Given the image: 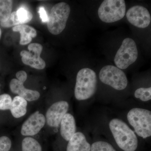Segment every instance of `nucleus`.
Returning <instances> with one entry per match:
<instances>
[{"instance_id":"obj_1","label":"nucleus","mask_w":151,"mask_h":151,"mask_svg":"<svg viewBox=\"0 0 151 151\" xmlns=\"http://www.w3.org/2000/svg\"><path fill=\"white\" fill-rule=\"evenodd\" d=\"M113 138L118 147L124 151H135L138 146L137 137L134 132L124 121L114 119L109 124Z\"/></svg>"},{"instance_id":"obj_2","label":"nucleus","mask_w":151,"mask_h":151,"mask_svg":"<svg viewBox=\"0 0 151 151\" xmlns=\"http://www.w3.org/2000/svg\"><path fill=\"white\" fill-rule=\"evenodd\" d=\"M97 76L95 72L89 68H84L78 72L74 89L76 100L81 101L91 98L96 91Z\"/></svg>"},{"instance_id":"obj_3","label":"nucleus","mask_w":151,"mask_h":151,"mask_svg":"<svg viewBox=\"0 0 151 151\" xmlns=\"http://www.w3.org/2000/svg\"><path fill=\"white\" fill-rule=\"evenodd\" d=\"M127 120L135 133L143 139L151 136V112L147 109L134 108L127 115Z\"/></svg>"},{"instance_id":"obj_4","label":"nucleus","mask_w":151,"mask_h":151,"mask_svg":"<svg viewBox=\"0 0 151 151\" xmlns=\"http://www.w3.org/2000/svg\"><path fill=\"white\" fill-rule=\"evenodd\" d=\"M70 9L65 2L58 3L50 11L47 22V28L52 34L58 35L62 32L66 26Z\"/></svg>"},{"instance_id":"obj_5","label":"nucleus","mask_w":151,"mask_h":151,"mask_svg":"<svg viewBox=\"0 0 151 151\" xmlns=\"http://www.w3.org/2000/svg\"><path fill=\"white\" fill-rule=\"evenodd\" d=\"M126 6L124 0H105L98 9L99 18L105 23H112L125 16Z\"/></svg>"},{"instance_id":"obj_6","label":"nucleus","mask_w":151,"mask_h":151,"mask_svg":"<svg viewBox=\"0 0 151 151\" xmlns=\"http://www.w3.org/2000/svg\"><path fill=\"white\" fill-rule=\"evenodd\" d=\"M138 52L134 41L130 38L125 39L117 51L114 62L119 69H125L137 58Z\"/></svg>"},{"instance_id":"obj_7","label":"nucleus","mask_w":151,"mask_h":151,"mask_svg":"<svg viewBox=\"0 0 151 151\" xmlns=\"http://www.w3.org/2000/svg\"><path fill=\"white\" fill-rule=\"evenodd\" d=\"M99 78L103 83L116 90H123L128 84V80L125 73L113 65H108L103 67L100 70Z\"/></svg>"},{"instance_id":"obj_8","label":"nucleus","mask_w":151,"mask_h":151,"mask_svg":"<svg viewBox=\"0 0 151 151\" xmlns=\"http://www.w3.org/2000/svg\"><path fill=\"white\" fill-rule=\"evenodd\" d=\"M17 78L12 79L10 83V89L12 92L24 98L27 101H36L40 97V92L36 90L27 89L24 84L27 78V73L24 70H20L16 74Z\"/></svg>"},{"instance_id":"obj_9","label":"nucleus","mask_w":151,"mask_h":151,"mask_svg":"<svg viewBox=\"0 0 151 151\" xmlns=\"http://www.w3.org/2000/svg\"><path fill=\"white\" fill-rule=\"evenodd\" d=\"M29 51L22 50L20 52L22 60L25 65L37 69H43L46 66V63L40 57L42 52V45L39 43H32L28 46Z\"/></svg>"},{"instance_id":"obj_10","label":"nucleus","mask_w":151,"mask_h":151,"mask_svg":"<svg viewBox=\"0 0 151 151\" xmlns=\"http://www.w3.org/2000/svg\"><path fill=\"white\" fill-rule=\"evenodd\" d=\"M68 103L61 100L53 103L48 108L45 115L46 124L51 128H58L69 109Z\"/></svg>"},{"instance_id":"obj_11","label":"nucleus","mask_w":151,"mask_h":151,"mask_svg":"<svg viewBox=\"0 0 151 151\" xmlns=\"http://www.w3.org/2000/svg\"><path fill=\"white\" fill-rule=\"evenodd\" d=\"M46 124L44 115L39 111L33 113L26 120L21 129V134L25 137H32L37 134Z\"/></svg>"},{"instance_id":"obj_12","label":"nucleus","mask_w":151,"mask_h":151,"mask_svg":"<svg viewBox=\"0 0 151 151\" xmlns=\"http://www.w3.org/2000/svg\"><path fill=\"white\" fill-rule=\"evenodd\" d=\"M127 17L131 24L140 28L147 27L150 23L151 15L148 10L141 6H135L129 9Z\"/></svg>"},{"instance_id":"obj_13","label":"nucleus","mask_w":151,"mask_h":151,"mask_svg":"<svg viewBox=\"0 0 151 151\" xmlns=\"http://www.w3.org/2000/svg\"><path fill=\"white\" fill-rule=\"evenodd\" d=\"M91 145L85 135L81 132H76L68 141L66 151H90Z\"/></svg>"},{"instance_id":"obj_14","label":"nucleus","mask_w":151,"mask_h":151,"mask_svg":"<svg viewBox=\"0 0 151 151\" xmlns=\"http://www.w3.org/2000/svg\"><path fill=\"white\" fill-rule=\"evenodd\" d=\"M60 127L61 137L68 142L76 132L75 119L73 115L70 113H66L63 118Z\"/></svg>"},{"instance_id":"obj_15","label":"nucleus","mask_w":151,"mask_h":151,"mask_svg":"<svg viewBox=\"0 0 151 151\" xmlns=\"http://www.w3.org/2000/svg\"><path fill=\"white\" fill-rule=\"evenodd\" d=\"M14 32H19L20 34V40L19 43L21 45H26L29 43L37 35L35 29L26 24H22L14 27L12 28Z\"/></svg>"},{"instance_id":"obj_16","label":"nucleus","mask_w":151,"mask_h":151,"mask_svg":"<svg viewBox=\"0 0 151 151\" xmlns=\"http://www.w3.org/2000/svg\"><path fill=\"white\" fill-rule=\"evenodd\" d=\"M27 101L20 96H16L12 101L9 110L16 119L21 118L27 112Z\"/></svg>"},{"instance_id":"obj_17","label":"nucleus","mask_w":151,"mask_h":151,"mask_svg":"<svg viewBox=\"0 0 151 151\" xmlns=\"http://www.w3.org/2000/svg\"><path fill=\"white\" fill-rule=\"evenodd\" d=\"M22 151H42V147L35 138L27 137L22 141Z\"/></svg>"},{"instance_id":"obj_18","label":"nucleus","mask_w":151,"mask_h":151,"mask_svg":"<svg viewBox=\"0 0 151 151\" xmlns=\"http://www.w3.org/2000/svg\"><path fill=\"white\" fill-rule=\"evenodd\" d=\"M12 1L0 0V22H5L8 19L12 8Z\"/></svg>"},{"instance_id":"obj_19","label":"nucleus","mask_w":151,"mask_h":151,"mask_svg":"<svg viewBox=\"0 0 151 151\" xmlns=\"http://www.w3.org/2000/svg\"><path fill=\"white\" fill-rule=\"evenodd\" d=\"M16 12L18 19L21 25L27 23L32 19V13L24 7H21Z\"/></svg>"},{"instance_id":"obj_20","label":"nucleus","mask_w":151,"mask_h":151,"mask_svg":"<svg viewBox=\"0 0 151 151\" xmlns=\"http://www.w3.org/2000/svg\"><path fill=\"white\" fill-rule=\"evenodd\" d=\"M90 151H116L110 143L104 141H97L91 145Z\"/></svg>"},{"instance_id":"obj_21","label":"nucleus","mask_w":151,"mask_h":151,"mask_svg":"<svg viewBox=\"0 0 151 151\" xmlns=\"http://www.w3.org/2000/svg\"><path fill=\"white\" fill-rule=\"evenodd\" d=\"M134 96L143 102H147L151 100V87L140 88L135 91Z\"/></svg>"},{"instance_id":"obj_22","label":"nucleus","mask_w":151,"mask_h":151,"mask_svg":"<svg viewBox=\"0 0 151 151\" xmlns=\"http://www.w3.org/2000/svg\"><path fill=\"white\" fill-rule=\"evenodd\" d=\"M12 99L10 95L4 94L0 95V110L2 111L9 110Z\"/></svg>"},{"instance_id":"obj_23","label":"nucleus","mask_w":151,"mask_h":151,"mask_svg":"<svg viewBox=\"0 0 151 151\" xmlns=\"http://www.w3.org/2000/svg\"><path fill=\"white\" fill-rule=\"evenodd\" d=\"M1 25L4 27H11L16 26L20 24L16 12L12 13L8 19L5 22L1 23Z\"/></svg>"},{"instance_id":"obj_24","label":"nucleus","mask_w":151,"mask_h":151,"mask_svg":"<svg viewBox=\"0 0 151 151\" xmlns=\"http://www.w3.org/2000/svg\"><path fill=\"white\" fill-rule=\"evenodd\" d=\"M12 146L11 139L6 136L0 137V151H9Z\"/></svg>"},{"instance_id":"obj_25","label":"nucleus","mask_w":151,"mask_h":151,"mask_svg":"<svg viewBox=\"0 0 151 151\" xmlns=\"http://www.w3.org/2000/svg\"><path fill=\"white\" fill-rule=\"evenodd\" d=\"M38 13L40 14L42 22L43 23L47 22L48 20V17L46 11L43 6H41L39 8Z\"/></svg>"},{"instance_id":"obj_26","label":"nucleus","mask_w":151,"mask_h":151,"mask_svg":"<svg viewBox=\"0 0 151 151\" xmlns=\"http://www.w3.org/2000/svg\"><path fill=\"white\" fill-rule=\"evenodd\" d=\"M1 29H0V38L1 37Z\"/></svg>"}]
</instances>
